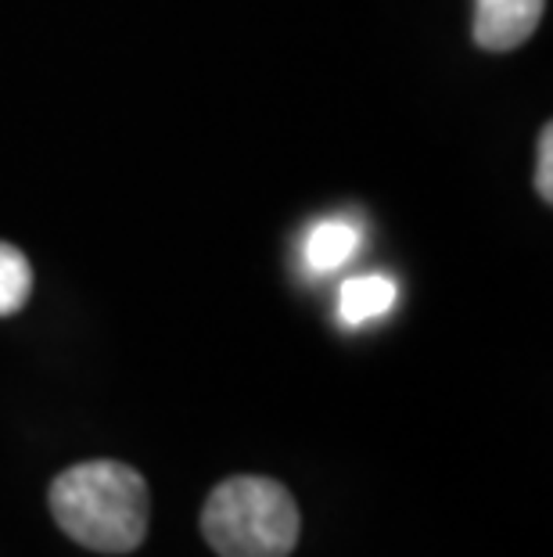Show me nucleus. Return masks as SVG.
I'll return each mask as SVG.
<instances>
[{
    "mask_svg": "<svg viewBox=\"0 0 553 557\" xmlns=\"http://www.w3.org/2000/svg\"><path fill=\"white\" fill-rule=\"evenodd\" d=\"M29 292H33L29 259L15 245L0 242V317L18 313L29 302Z\"/></svg>",
    "mask_w": 553,
    "mask_h": 557,
    "instance_id": "423d86ee",
    "label": "nucleus"
},
{
    "mask_svg": "<svg viewBox=\"0 0 553 557\" xmlns=\"http://www.w3.org/2000/svg\"><path fill=\"white\" fill-rule=\"evenodd\" d=\"M299 529L296 496L274 479H227L202 507V532L219 557H288Z\"/></svg>",
    "mask_w": 553,
    "mask_h": 557,
    "instance_id": "f03ea898",
    "label": "nucleus"
},
{
    "mask_svg": "<svg viewBox=\"0 0 553 557\" xmlns=\"http://www.w3.org/2000/svg\"><path fill=\"white\" fill-rule=\"evenodd\" d=\"M47 504L65 536L87 550L129 554L148 536V482L123 460H84L65 468L47 490Z\"/></svg>",
    "mask_w": 553,
    "mask_h": 557,
    "instance_id": "f257e3e1",
    "label": "nucleus"
},
{
    "mask_svg": "<svg viewBox=\"0 0 553 557\" xmlns=\"http://www.w3.org/2000/svg\"><path fill=\"white\" fill-rule=\"evenodd\" d=\"M536 187H539V195H543V198L550 201V195H553V126H543V137H539Z\"/></svg>",
    "mask_w": 553,
    "mask_h": 557,
    "instance_id": "0eeeda50",
    "label": "nucleus"
},
{
    "mask_svg": "<svg viewBox=\"0 0 553 557\" xmlns=\"http://www.w3.org/2000/svg\"><path fill=\"white\" fill-rule=\"evenodd\" d=\"M399 302V284L385 274L349 277L338 288V320L345 327L370 324V320L385 317Z\"/></svg>",
    "mask_w": 553,
    "mask_h": 557,
    "instance_id": "39448f33",
    "label": "nucleus"
},
{
    "mask_svg": "<svg viewBox=\"0 0 553 557\" xmlns=\"http://www.w3.org/2000/svg\"><path fill=\"white\" fill-rule=\"evenodd\" d=\"M360 245H363V231L352 220L341 216L321 220L313 223L302 242V263L313 274H335V270H341L360 252Z\"/></svg>",
    "mask_w": 553,
    "mask_h": 557,
    "instance_id": "20e7f679",
    "label": "nucleus"
},
{
    "mask_svg": "<svg viewBox=\"0 0 553 557\" xmlns=\"http://www.w3.org/2000/svg\"><path fill=\"white\" fill-rule=\"evenodd\" d=\"M546 0H475V40L486 51H514L536 33Z\"/></svg>",
    "mask_w": 553,
    "mask_h": 557,
    "instance_id": "7ed1b4c3",
    "label": "nucleus"
}]
</instances>
